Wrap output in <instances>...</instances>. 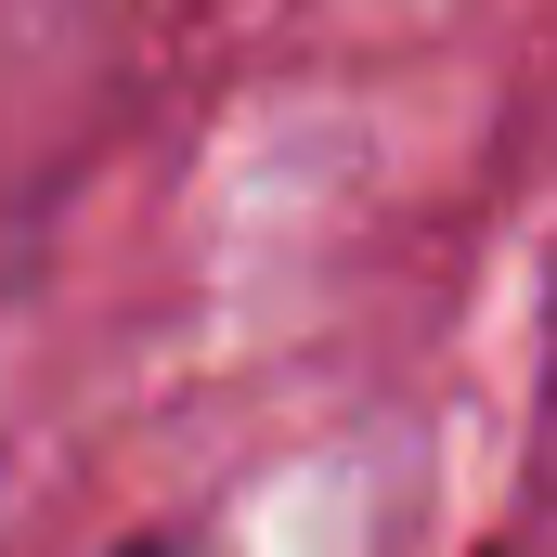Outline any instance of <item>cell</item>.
<instances>
[{"label": "cell", "instance_id": "obj_1", "mask_svg": "<svg viewBox=\"0 0 557 557\" xmlns=\"http://www.w3.org/2000/svg\"><path fill=\"white\" fill-rule=\"evenodd\" d=\"M117 557H182V545H169V532H143V545H117Z\"/></svg>", "mask_w": 557, "mask_h": 557}]
</instances>
